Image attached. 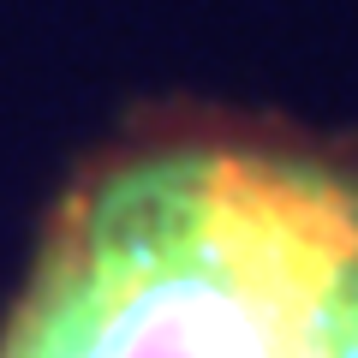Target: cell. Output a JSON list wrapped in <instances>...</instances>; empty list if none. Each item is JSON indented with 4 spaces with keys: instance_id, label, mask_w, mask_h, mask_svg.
Returning <instances> with one entry per match:
<instances>
[{
    "instance_id": "1",
    "label": "cell",
    "mask_w": 358,
    "mask_h": 358,
    "mask_svg": "<svg viewBox=\"0 0 358 358\" xmlns=\"http://www.w3.org/2000/svg\"><path fill=\"white\" fill-rule=\"evenodd\" d=\"M0 358H358V138L131 108L42 209Z\"/></svg>"
}]
</instances>
